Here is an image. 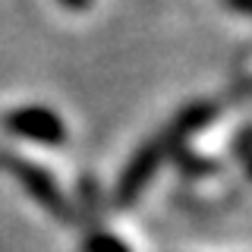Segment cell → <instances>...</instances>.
Wrapping results in <instances>:
<instances>
[{
	"mask_svg": "<svg viewBox=\"0 0 252 252\" xmlns=\"http://www.w3.org/2000/svg\"><path fill=\"white\" fill-rule=\"evenodd\" d=\"M66 6H73V10H85V6L92 3V0H63Z\"/></svg>",
	"mask_w": 252,
	"mask_h": 252,
	"instance_id": "8992f818",
	"label": "cell"
},
{
	"mask_svg": "<svg viewBox=\"0 0 252 252\" xmlns=\"http://www.w3.org/2000/svg\"><path fill=\"white\" fill-rule=\"evenodd\" d=\"M167 148H173V145H170V139L164 136V139H158L155 145L142 148V155H136V161L129 164V170H126V177H123V183H120V202H129L132 195L145 186V180L152 177V170L161 164V158L167 155Z\"/></svg>",
	"mask_w": 252,
	"mask_h": 252,
	"instance_id": "3957f363",
	"label": "cell"
},
{
	"mask_svg": "<svg viewBox=\"0 0 252 252\" xmlns=\"http://www.w3.org/2000/svg\"><path fill=\"white\" fill-rule=\"evenodd\" d=\"M3 164L10 167L16 177H19V183L29 189L32 195H35L38 202L44 205V208H51V211H57V215H66V205H63V195L57 192V186L51 183V177H44L38 167H32V164H22V161H16V158H3Z\"/></svg>",
	"mask_w": 252,
	"mask_h": 252,
	"instance_id": "7a4b0ae2",
	"label": "cell"
},
{
	"mask_svg": "<svg viewBox=\"0 0 252 252\" xmlns=\"http://www.w3.org/2000/svg\"><path fill=\"white\" fill-rule=\"evenodd\" d=\"M227 6H233L236 13H246V16H252V0H227Z\"/></svg>",
	"mask_w": 252,
	"mask_h": 252,
	"instance_id": "5b68a950",
	"label": "cell"
},
{
	"mask_svg": "<svg viewBox=\"0 0 252 252\" xmlns=\"http://www.w3.org/2000/svg\"><path fill=\"white\" fill-rule=\"evenodd\" d=\"M92 249H98V252H123L120 246H117V243L104 240V236H101V240H94V243H92Z\"/></svg>",
	"mask_w": 252,
	"mask_h": 252,
	"instance_id": "277c9868",
	"label": "cell"
},
{
	"mask_svg": "<svg viewBox=\"0 0 252 252\" xmlns=\"http://www.w3.org/2000/svg\"><path fill=\"white\" fill-rule=\"evenodd\" d=\"M6 129L16 132V136L35 139V142H63V136H66L60 117L51 114V110H44V107L13 110V114L6 117Z\"/></svg>",
	"mask_w": 252,
	"mask_h": 252,
	"instance_id": "6da1fadb",
	"label": "cell"
}]
</instances>
